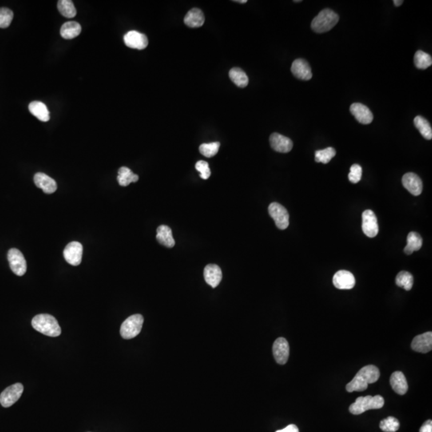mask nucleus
Masks as SVG:
<instances>
[{
	"mask_svg": "<svg viewBox=\"0 0 432 432\" xmlns=\"http://www.w3.org/2000/svg\"><path fill=\"white\" fill-rule=\"evenodd\" d=\"M380 376V373L377 366L367 365L358 370L352 380L347 383L346 390L348 392L363 391L367 388L370 383L377 382Z\"/></svg>",
	"mask_w": 432,
	"mask_h": 432,
	"instance_id": "nucleus-1",
	"label": "nucleus"
},
{
	"mask_svg": "<svg viewBox=\"0 0 432 432\" xmlns=\"http://www.w3.org/2000/svg\"><path fill=\"white\" fill-rule=\"evenodd\" d=\"M32 325L35 330L48 336L57 337L61 335V327L58 321L48 314L36 315L32 319Z\"/></svg>",
	"mask_w": 432,
	"mask_h": 432,
	"instance_id": "nucleus-2",
	"label": "nucleus"
},
{
	"mask_svg": "<svg viewBox=\"0 0 432 432\" xmlns=\"http://www.w3.org/2000/svg\"><path fill=\"white\" fill-rule=\"evenodd\" d=\"M339 17L331 9H324L319 12L311 22V29L316 33L329 32L339 22Z\"/></svg>",
	"mask_w": 432,
	"mask_h": 432,
	"instance_id": "nucleus-3",
	"label": "nucleus"
},
{
	"mask_svg": "<svg viewBox=\"0 0 432 432\" xmlns=\"http://www.w3.org/2000/svg\"><path fill=\"white\" fill-rule=\"evenodd\" d=\"M384 405V398L378 394L375 396L366 395L358 397L354 403L349 407L350 412L353 414H361L371 409H380Z\"/></svg>",
	"mask_w": 432,
	"mask_h": 432,
	"instance_id": "nucleus-4",
	"label": "nucleus"
},
{
	"mask_svg": "<svg viewBox=\"0 0 432 432\" xmlns=\"http://www.w3.org/2000/svg\"><path fill=\"white\" fill-rule=\"evenodd\" d=\"M144 321V317L140 314L128 317L121 325L120 335L125 339H133L141 331Z\"/></svg>",
	"mask_w": 432,
	"mask_h": 432,
	"instance_id": "nucleus-5",
	"label": "nucleus"
},
{
	"mask_svg": "<svg viewBox=\"0 0 432 432\" xmlns=\"http://www.w3.org/2000/svg\"><path fill=\"white\" fill-rule=\"evenodd\" d=\"M8 259L11 269L15 275L23 276L27 271V262L20 250L12 248L8 253Z\"/></svg>",
	"mask_w": 432,
	"mask_h": 432,
	"instance_id": "nucleus-6",
	"label": "nucleus"
},
{
	"mask_svg": "<svg viewBox=\"0 0 432 432\" xmlns=\"http://www.w3.org/2000/svg\"><path fill=\"white\" fill-rule=\"evenodd\" d=\"M268 212L279 229L285 230L288 227L289 214L283 206L278 203H271L268 207Z\"/></svg>",
	"mask_w": 432,
	"mask_h": 432,
	"instance_id": "nucleus-7",
	"label": "nucleus"
},
{
	"mask_svg": "<svg viewBox=\"0 0 432 432\" xmlns=\"http://www.w3.org/2000/svg\"><path fill=\"white\" fill-rule=\"evenodd\" d=\"M24 392V386L20 382L8 386L0 394V403L4 407H9L20 399Z\"/></svg>",
	"mask_w": 432,
	"mask_h": 432,
	"instance_id": "nucleus-8",
	"label": "nucleus"
},
{
	"mask_svg": "<svg viewBox=\"0 0 432 432\" xmlns=\"http://www.w3.org/2000/svg\"><path fill=\"white\" fill-rule=\"evenodd\" d=\"M362 229L367 237L374 238L378 235V225L376 215L371 210H366L362 215Z\"/></svg>",
	"mask_w": 432,
	"mask_h": 432,
	"instance_id": "nucleus-9",
	"label": "nucleus"
},
{
	"mask_svg": "<svg viewBox=\"0 0 432 432\" xmlns=\"http://www.w3.org/2000/svg\"><path fill=\"white\" fill-rule=\"evenodd\" d=\"M64 256L67 263L72 266H79L82 262V244L76 241L68 243L64 249Z\"/></svg>",
	"mask_w": 432,
	"mask_h": 432,
	"instance_id": "nucleus-10",
	"label": "nucleus"
},
{
	"mask_svg": "<svg viewBox=\"0 0 432 432\" xmlns=\"http://www.w3.org/2000/svg\"><path fill=\"white\" fill-rule=\"evenodd\" d=\"M273 355L279 364L283 365L287 362L289 358L288 342L284 338H278L273 344Z\"/></svg>",
	"mask_w": 432,
	"mask_h": 432,
	"instance_id": "nucleus-11",
	"label": "nucleus"
},
{
	"mask_svg": "<svg viewBox=\"0 0 432 432\" xmlns=\"http://www.w3.org/2000/svg\"><path fill=\"white\" fill-rule=\"evenodd\" d=\"M124 43L130 48L144 50L148 45V40L145 35L136 31H131L124 36Z\"/></svg>",
	"mask_w": 432,
	"mask_h": 432,
	"instance_id": "nucleus-12",
	"label": "nucleus"
},
{
	"mask_svg": "<svg viewBox=\"0 0 432 432\" xmlns=\"http://www.w3.org/2000/svg\"><path fill=\"white\" fill-rule=\"evenodd\" d=\"M333 284L340 290H350L355 285V279L352 273L348 271H339L333 277Z\"/></svg>",
	"mask_w": 432,
	"mask_h": 432,
	"instance_id": "nucleus-13",
	"label": "nucleus"
},
{
	"mask_svg": "<svg viewBox=\"0 0 432 432\" xmlns=\"http://www.w3.org/2000/svg\"><path fill=\"white\" fill-rule=\"evenodd\" d=\"M350 113L352 114L357 121L360 124L367 125L373 121V114L366 106L362 104H351L350 108Z\"/></svg>",
	"mask_w": 432,
	"mask_h": 432,
	"instance_id": "nucleus-14",
	"label": "nucleus"
},
{
	"mask_svg": "<svg viewBox=\"0 0 432 432\" xmlns=\"http://www.w3.org/2000/svg\"><path fill=\"white\" fill-rule=\"evenodd\" d=\"M291 72L294 76L301 80H311L312 78V72L308 63L303 59H298L293 62L291 65Z\"/></svg>",
	"mask_w": 432,
	"mask_h": 432,
	"instance_id": "nucleus-15",
	"label": "nucleus"
},
{
	"mask_svg": "<svg viewBox=\"0 0 432 432\" xmlns=\"http://www.w3.org/2000/svg\"><path fill=\"white\" fill-rule=\"evenodd\" d=\"M403 187L414 196H418L422 193V182L416 174L406 173L402 179Z\"/></svg>",
	"mask_w": 432,
	"mask_h": 432,
	"instance_id": "nucleus-16",
	"label": "nucleus"
},
{
	"mask_svg": "<svg viewBox=\"0 0 432 432\" xmlns=\"http://www.w3.org/2000/svg\"><path fill=\"white\" fill-rule=\"evenodd\" d=\"M270 144L273 150L280 153H288L293 148V142L279 133H273L270 136Z\"/></svg>",
	"mask_w": 432,
	"mask_h": 432,
	"instance_id": "nucleus-17",
	"label": "nucleus"
},
{
	"mask_svg": "<svg viewBox=\"0 0 432 432\" xmlns=\"http://www.w3.org/2000/svg\"><path fill=\"white\" fill-rule=\"evenodd\" d=\"M411 348L416 352L427 353L430 351L432 349L431 331L414 337L411 343Z\"/></svg>",
	"mask_w": 432,
	"mask_h": 432,
	"instance_id": "nucleus-18",
	"label": "nucleus"
},
{
	"mask_svg": "<svg viewBox=\"0 0 432 432\" xmlns=\"http://www.w3.org/2000/svg\"><path fill=\"white\" fill-rule=\"evenodd\" d=\"M34 182L36 187L42 189L44 193H54L57 190V184L54 179L42 172H38L35 175Z\"/></svg>",
	"mask_w": 432,
	"mask_h": 432,
	"instance_id": "nucleus-19",
	"label": "nucleus"
},
{
	"mask_svg": "<svg viewBox=\"0 0 432 432\" xmlns=\"http://www.w3.org/2000/svg\"><path fill=\"white\" fill-rule=\"evenodd\" d=\"M203 275L207 284L213 288L217 287L220 283L223 277L221 269L215 264H208L206 266Z\"/></svg>",
	"mask_w": 432,
	"mask_h": 432,
	"instance_id": "nucleus-20",
	"label": "nucleus"
},
{
	"mask_svg": "<svg viewBox=\"0 0 432 432\" xmlns=\"http://www.w3.org/2000/svg\"><path fill=\"white\" fill-rule=\"evenodd\" d=\"M390 386L397 394L403 395L408 390V384L403 373L395 371L391 374L390 378Z\"/></svg>",
	"mask_w": 432,
	"mask_h": 432,
	"instance_id": "nucleus-21",
	"label": "nucleus"
},
{
	"mask_svg": "<svg viewBox=\"0 0 432 432\" xmlns=\"http://www.w3.org/2000/svg\"><path fill=\"white\" fill-rule=\"evenodd\" d=\"M205 21L204 15L200 9L193 8L187 12L184 18V23L187 27L191 28H200Z\"/></svg>",
	"mask_w": 432,
	"mask_h": 432,
	"instance_id": "nucleus-22",
	"label": "nucleus"
},
{
	"mask_svg": "<svg viewBox=\"0 0 432 432\" xmlns=\"http://www.w3.org/2000/svg\"><path fill=\"white\" fill-rule=\"evenodd\" d=\"M156 239L160 244L168 248H172L175 244L172 229L168 226L161 225L158 227Z\"/></svg>",
	"mask_w": 432,
	"mask_h": 432,
	"instance_id": "nucleus-23",
	"label": "nucleus"
},
{
	"mask_svg": "<svg viewBox=\"0 0 432 432\" xmlns=\"http://www.w3.org/2000/svg\"><path fill=\"white\" fill-rule=\"evenodd\" d=\"M29 111L33 116H36L38 120L42 122H48L50 120V114L47 106L40 101L32 102L28 106Z\"/></svg>",
	"mask_w": 432,
	"mask_h": 432,
	"instance_id": "nucleus-24",
	"label": "nucleus"
},
{
	"mask_svg": "<svg viewBox=\"0 0 432 432\" xmlns=\"http://www.w3.org/2000/svg\"><path fill=\"white\" fill-rule=\"evenodd\" d=\"M82 32V28L79 23L75 21L67 22L63 25L60 29V35L65 40H72L80 36Z\"/></svg>",
	"mask_w": 432,
	"mask_h": 432,
	"instance_id": "nucleus-25",
	"label": "nucleus"
},
{
	"mask_svg": "<svg viewBox=\"0 0 432 432\" xmlns=\"http://www.w3.org/2000/svg\"><path fill=\"white\" fill-rule=\"evenodd\" d=\"M406 243L404 248L405 254L411 255L414 251H418L422 247V239L419 234L411 231L407 235Z\"/></svg>",
	"mask_w": 432,
	"mask_h": 432,
	"instance_id": "nucleus-26",
	"label": "nucleus"
},
{
	"mask_svg": "<svg viewBox=\"0 0 432 432\" xmlns=\"http://www.w3.org/2000/svg\"><path fill=\"white\" fill-rule=\"evenodd\" d=\"M118 182L122 187H127L130 183H136L139 180V175L134 174L128 168L122 167L118 171Z\"/></svg>",
	"mask_w": 432,
	"mask_h": 432,
	"instance_id": "nucleus-27",
	"label": "nucleus"
},
{
	"mask_svg": "<svg viewBox=\"0 0 432 432\" xmlns=\"http://www.w3.org/2000/svg\"><path fill=\"white\" fill-rule=\"evenodd\" d=\"M414 124L415 128L418 130V132H420L421 135H422V137L424 138L425 140H431V126L426 119L420 116H416L414 118Z\"/></svg>",
	"mask_w": 432,
	"mask_h": 432,
	"instance_id": "nucleus-28",
	"label": "nucleus"
},
{
	"mask_svg": "<svg viewBox=\"0 0 432 432\" xmlns=\"http://www.w3.org/2000/svg\"><path fill=\"white\" fill-rule=\"evenodd\" d=\"M229 76L231 81L239 88H245L249 83V80H248L247 74L244 72V71L242 70L241 68H232L230 71Z\"/></svg>",
	"mask_w": 432,
	"mask_h": 432,
	"instance_id": "nucleus-29",
	"label": "nucleus"
},
{
	"mask_svg": "<svg viewBox=\"0 0 432 432\" xmlns=\"http://www.w3.org/2000/svg\"><path fill=\"white\" fill-rule=\"evenodd\" d=\"M395 283L398 287L404 288L406 291H410L412 288L414 278L410 273L407 271H400L397 275Z\"/></svg>",
	"mask_w": 432,
	"mask_h": 432,
	"instance_id": "nucleus-30",
	"label": "nucleus"
},
{
	"mask_svg": "<svg viewBox=\"0 0 432 432\" xmlns=\"http://www.w3.org/2000/svg\"><path fill=\"white\" fill-rule=\"evenodd\" d=\"M58 10L60 14L66 18H74L77 13L74 4L71 0H60Z\"/></svg>",
	"mask_w": 432,
	"mask_h": 432,
	"instance_id": "nucleus-31",
	"label": "nucleus"
},
{
	"mask_svg": "<svg viewBox=\"0 0 432 432\" xmlns=\"http://www.w3.org/2000/svg\"><path fill=\"white\" fill-rule=\"evenodd\" d=\"M414 65L418 69H426L431 66L432 59L430 55L422 51H418L414 54Z\"/></svg>",
	"mask_w": 432,
	"mask_h": 432,
	"instance_id": "nucleus-32",
	"label": "nucleus"
},
{
	"mask_svg": "<svg viewBox=\"0 0 432 432\" xmlns=\"http://www.w3.org/2000/svg\"><path fill=\"white\" fill-rule=\"evenodd\" d=\"M336 155L335 150L333 148H327L326 149L319 150L315 152V160L317 163L327 164L335 157Z\"/></svg>",
	"mask_w": 432,
	"mask_h": 432,
	"instance_id": "nucleus-33",
	"label": "nucleus"
},
{
	"mask_svg": "<svg viewBox=\"0 0 432 432\" xmlns=\"http://www.w3.org/2000/svg\"><path fill=\"white\" fill-rule=\"evenodd\" d=\"M220 144L219 142L211 143V144H203L199 147V152L207 158H211L215 156L219 152Z\"/></svg>",
	"mask_w": 432,
	"mask_h": 432,
	"instance_id": "nucleus-34",
	"label": "nucleus"
},
{
	"mask_svg": "<svg viewBox=\"0 0 432 432\" xmlns=\"http://www.w3.org/2000/svg\"><path fill=\"white\" fill-rule=\"evenodd\" d=\"M379 427L384 432H395L399 428V422L397 418L389 416L381 421Z\"/></svg>",
	"mask_w": 432,
	"mask_h": 432,
	"instance_id": "nucleus-35",
	"label": "nucleus"
},
{
	"mask_svg": "<svg viewBox=\"0 0 432 432\" xmlns=\"http://www.w3.org/2000/svg\"><path fill=\"white\" fill-rule=\"evenodd\" d=\"M13 17H14L13 12L9 8H0V28L4 29L10 26Z\"/></svg>",
	"mask_w": 432,
	"mask_h": 432,
	"instance_id": "nucleus-36",
	"label": "nucleus"
},
{
	"mask_svg": "<svg viewBox=\"0 0 432 432\" xmlns=\"http://www.w3.org/2000/svg\"><path fill=\"white\" fill-rule=\"evenodd\" d=\"M362 170L361 166L358 164H354L350 167V173L348 175V179L350 183H357L360 181L362 178Z\"/></svg>",
	"mask_w": 432,
	"mask_h": 432,
	"instance_id": "nucleus-37",
	"label": "nucleus"
},
{
	"mask_svg": "<svg viewBox=\"0 0 432 432\" xmlns=\"http://www.w3.org/2000/svg\"><path fill=\"white\" fill-rule=\"evenodd\" d=\"M195 169L200 172V177L203 179H209L211 176V170H210L209 165L206 161L203 160L198 161L195 164Z\"/></svg>",
	"mask_w": 432,
	"mask_h": 432,
	"instance_id": "nucleus-38",
	"label": "nucleus"
},
{
	"mask_svg": "<svg viewBox=\"0 0 432 432\" xmlns=\"http://www.w3.org/2000/svg\"><path fill=\"white\" fill-rule=\"evenodd\" d=\"M419 432H432V421L427 420L421 426Z\"/></svg>",
	"mask_w": 432,
	"mask_h": 432,
	"instance_id": "nucleus-39",
	"label": "nucleus"
},
{
	"mask_svg": "<svg viewBox=\"0 0 432 432\" xmlns=\"http://www.w3.org/2000/svg\"><path fill=\"white\" fill-rule=\"evenodd\" d=\"M275 432H299V430L296 425L291 424L286 426L285 428L282 429V430H277Z\"/></svg>",
	"mask_w": 432,
	"mask_h": 432,
	"instance_id": "nucleus-40",
	"label": "nucleus"
},
{
	"mask_svg": "<svg viewBox=\"0 0 432 432\" xmlns=\"http://www.w3.org/2000/svg\"><path fill=\"white\" fill-rule=\"evenodd\" d=\"M394 6L395 7H399L403 4V1L402 0H394Z\"/></svg>",
	"mask_w": 432,
	"mask_h": 432,
	"instance_id": "nucleus-41",
	"label": "nucleus"
},
{
	"mask_svg": "<svg viewBox=\"0 0 432 432\" xmlns=\"http://www.w3.org/2000/svg\"><path fill=\"white\" fill-rule=\"evenodd\" d=\"M235 2L240 3V4H246L247 1V0H240V1H239V0H236V1H235Z\"/></svg>",
	"mask_w": 432,
	"mask_h": 432,
	"instance_id": "nucleus-42",
	"label": "nucleus"
}]
</instances>
